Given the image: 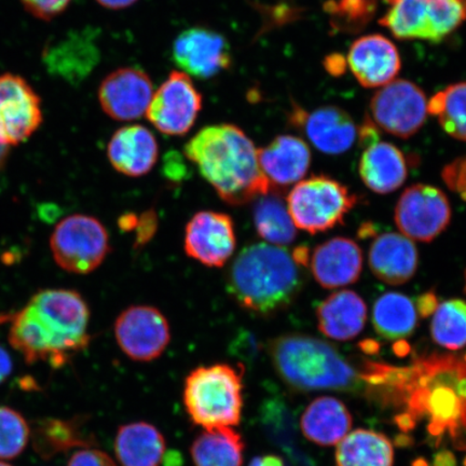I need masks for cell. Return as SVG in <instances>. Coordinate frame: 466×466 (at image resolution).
I'll list each match as a JSON object with an SVG mask.
<instances>
[{
	"label": "cell",
	"instance_id": "16",
	"mask_svg": "<svg viewBox=\"0 0 466 466\" xmlns=\"http://www.w3.org/2000/svg\"><path fill=\"white\" fill-rule=\"evenodd\" d=\"M184 247L186 254L202 265L223 267L236 250L235 224L228 214L198 212L186 226Z\"/></svg>",
	"mask_w": 466,
	"mask_h": 466
},
{
	"label": "cell",
	"instance_id": "40",
	"mask_svg": "<svg viewBox=\"0 0 466 466\" xmlns=\"http://www.w3.org/2000/svg\"><path fill=\"white\" fill-rule=\"evenodd\" d=\"M67 466H116L106 452L98 450H83L75 452Z\"/></svg>",
	"mask_w": 466,
	"mask_h": 466
},
{
	"label": "cell",
	"instance_id": "44",
	"mask_svg": "<svg viewBox=\"0 0 466 466\" xmlns=\"http://www.w3.org/2000/svg\"><path fill=\"white\" fill-rule=\"evenodd\" d=\"M249 466H288L284 459L275 456V454H267L253 459Z\"/></svg>",
	"mask_w": 466,
	"mask_h": 466
},
{
	"label": "cell",
	"instance_id": "29",
	"mask_svg": "<svg viewBox=\"0 0 466 466\" xmlns=\"http://www.w3.org/2000/svg\"><path fill=\"white\" fill-rule=\"evenodd\" d=\"M416 302L404 294H383L372 308V325L377 334L390 341H399L410 337L418 325Z\"/></svg>",
	"mask_w": 466,
	"mask_h": 466
},
{
	"label": "cell",
	"instance_id": "20",
	"mask_svg": "<svg viewBox=\"0 0 466 466\" xmlns=\"http://www.w3.org/2000/svg\"><path fill=\"white\" fill-rule=\"evenodd\" d=\"M348 63L354 77L365 87L391 83L401 66L398 48L391 40L379 34L355 40L349 50Z\"/></svg>",
	"mask_w": 466,
	"mask_h": 466
},
{
	"label": "cell",
	"instance_id": "30",
	"mask_svg": "<svg viewBox=\"0 0 466 466\" xmlns=\"http://www.w3.org/2000/svg\"><path fill=\"white\" fill-rule=\"evenodd\" d=\"M246 444L235 428L204 430L190 447L194 466H242Z\"/></svg>",
	"mask_w": 466,
	"mask_h": 466
},
{
	"label": "cell",
	"instance_id": "25",
	"mask_svg": "<svg viewBox=\"0 0 466 466\" xmlns=\"http://www.w3.org/2000/svg\"><path fill=\"white\" fill-rule=\"evenodd\" d=\"M359 173L370 190L380 195L391 194L408 177L405 155L395 145L378 141L365 147Z\"/></svg>",
	"mask_w": 466,
	"mask_h": 466
},
{
	"label": "cell",
	"instance_id": "11",
	"mask_svg": "<svg viewBox=\"0 0 466 466\" xmlns=\"http://www.w3.org/2000/svg\"><path fill=\"white\" fill-rule=\"evenodd\" d=\"M394 219L400 231L410 240L432 242L451 224V203L434 186L412 185L400 197Z\"/></svg>",
	"mask_w": 466,
	"mask_h": 466
},
{
	"label": "cell",
	"instance_id": "42",
	"mask_svg": "<svg viewBox=\"0 0 466 466\" xmlns=\"http://www.w3.org/2000/svg\"><path fill=\"white\" fill-rule=\"evenodd\" d=\"M439 304V299H437L436 295L432 293V291L419 297L416 302L418 312L420 313V316L423 318H428L431 314L434 313Z\"/></svg>",
	"mask_w": 466,
	"mask_h": 466
},
{
	"label": "cell",
	"instance_id": "24",
	"mask_svg": "<svg viewBox=\"0 0 466 466\" xmlns=\"http://www.w3.org/2000/svg\"><path fill=\"white\" fill-rule=\"evenodd\" d=\"M317 318L324 336L339 341L351 340L365 328L367 306L355 291L340 290L320 302Z\"/></svg>",
	"mask_w": 466,
	"mask_h": 466
},
{
	"label": "cell",
	"instance_id": "38",
	"mask_svg": "<svg viewBox=\"0 0 466 466\" xmlns=\"http://www.w3.org/2000/svg\"><path fill=\"white\" fill-rule=\"evenodd\" d=\"M29 14L40 20L50 21L60 15L72 0H20Z\"/></svg>",
	"mask_w": 466,
	"mask_h": 466
},
{
	"label": "cell",
	"instance_id": "3",
	"mask_svg": "<svg viewBox=\"0 0 466 466\" xmlns=\"http://www.w3.org/2000/svg\"><path fill=\"white\" fill-rule=\"evenodd\" d=\"M184 151L220 199L232 206H243L275 190L261 171L252 139L235 125L204 127Z\"/></svg>",
	"mask_w": 466,
	"mask_h": 466
},
{
	"label": "cell",
	"instance_id": "50",
	"mask_svg": "<svg viewBox=\"0 0 466 466\" xmlns=\"http://www.w3.org/2000/svg\"><path fill=\"white\" fill-rule=\"evenodd\" d=\"M0 466H11V465H9L7 463L0 462Z\"/></svg>",
	"mask_w": 466,
	"mask_h": 466
},
{
	"label": "cell",
	"instance_id": "6",
	"mask_svg": "<svg viewBox=\"0 0 466 466\" xmlns=\"http://www.w3.org/2000/svg\"><path fill=\"white\" fill-rule=\"evenodd\" d=\"M243 390V371L235 366L197 367L184 384L186 411L203 430L236 428L242 418Z\"/></svg>",
	"mask_w": 466,
	"mask_h": 466
},
{
	"label": "cell",
	"instance_id": "36",
	"mask_svg": "<svg viewBox=\"0 0 466 466\" xmlns=\"http://www.w3.org/2000/svg\"><path fill=\"white\" fill-rule=\"evenodd\" d=\"M378 0H329L324 11L337 31L358 33L375 16Z\"/></svg>",
	"mask_w": 466,
	"mask_h": 466
},
{
	"label": "cell",
	"instance_id": "8",
	"mask_svg": "<svg viewBox=\"0 0 466 466\" xmlns=\"http://www.w3.org/2000/svg\"><path fill=\"white\" fill-rule=\"evenodd\" d=\"M379 23L394 37L440 43L466 20V0H384Z\"/></svg>",
	"mask_w": 466,
	"mask_h": 466
},
{
	"label": "cell",
	"instance_id": "41",
	"mask_svg": "<svg viewBox=\"0 0 466 466\" xmlns=\"http://www.w3.org/2000/svg\"><path fill=\"white\" fill-rule=\"evenodd\" d=\"M157 215L153 211L146 212L137 219V243L138 246L144 244L154 236L157 227Z\"/></svg>",
	"mask_w": 466,
	"mask_h": 466
},
{
	"label": "cell",
	"instance_id": "13",
	"mask_svg": "<svg viewBox=\"0 0 466 466\" xmlns=\"http://www.w3.org/2000/svg\"><path fill=\"white\" fill-rule=\"evenodd\" d=\"M116 340L121 351L136 362H151L161 357L170 343V325L150 306L126 309L115 322Z\"/></svg>",
	"mask_w": 466,
	"mask_h": 466
},
{
	"label": "cell",
	"instance_id": "15",
	"mask_svg": "<svg viewBox=\"0 0 466 466\" xmlns=\"http://www.w3.org/2000/svg\"><path fill=\"white\" fill-rule=\"evenodd\" d=\"M172 57L183 73L211 79L231 66V46L224 36L207 27L185 29L175 38Z\"/></svg>",
	"mask_w": 466,
	"mask_h": 466
},
{
	"label": "cell",
	"instance_id": "4",
	"mask_svg": "<svg viewBox=\"0 0 466 466\" xmlns=\"http://www.w3.org/2000/svg\"><path fill=\"white\" fill-rule=\"evenodd\" d=\"M226 284L244 310L270 317L293 305L304 287V273L287 248L255 243L232 262Z\"/></svg>",
	"mask_w": 466,
	"mask_h": 466
},
{
	"label": "cell",
	"instance_id": "32",
	"mask_svg": "<svg viewBox=\"0 0 466 466\" xmlns=\"http://www.w3.org/2000/svg\"><path fill=\"white\" fill-rule=\"evenodd\" d=\"M254 224L258 235L273 246H289L295 241L297 228L287 204L276 190L256 199Z\"/></svg>",
	"mask_w": 466,
	"mask_h": 466
},
{
	"label": "cell",
	"instance_id": "17",
	"mask_svg": "<svg viewBox=\"0 0 466 466\" xmlns=\"http://www.w3.org/2000/svg\"><path fill=\"white\" fill-rule=\"evenodd\" d=\"M154 96V86L142 69L125 67L110 73L98 87L104 113L118 121L141 118Z\"/></svg>",
	"mask_w": 466,
	"mask_h": 466
},
{
	"label": "cell",
	"instance_id": "47",
	"mask_svg": "<svg viewBox=\"0 0 466 466\" xmlns=\"http://www.w3.org/2000/svg\"><path fill=\"white\" fill-rule=\"evenodd\" d=\"M434 466H457V460L453 454L448 451H442L436 454L434 458Z\"/></svg>",
	"mask_w": 466,
	"mask_h": 466
},
{
	"label": "cell",
	"instance_id": "27",
	"mask_svg": "<svg viewBox=\"0 0 466 466\" xmlns=\"http://www.w3.org/2000/svg\"><path fill=\"white\" fill-rule=\"evenodd\" d=\"M166 450L165 436L153 424L133 422L116 431L115 452L122 466H161Z\"/></svg>",
	"mask_w": 466,
	"mask_h": 466
},
{
	"label": "cell",
	"instance_id": "43",
	"mask_svg": "<svg viewBox=\"0 0 466 466\" xmlns=\"http://www.w3.org/2000/svg\"><path fill=\"white\" fill-rule=\"evenodd\" d=\"M13 371V360L3 347H0V383L7 379Z\"/></svg>",
	"mask_w": 466,
	"mask_h": 466
},
{
	"label": "cell",
	"instance_id": "9",
	"mask_svg": "<svg viewBox=\"0 0 466 466\" xmlns=\"http://www.w3.org/2000/svg\"><path fill=\"white\" fill-rule=\"evenodd\" d=\"M50 248L63 270L87 275L97 269L109 253L108 232L96 218L72 215L56 226Z\"/></svg>",
	"mask_w": 466,
	"mask_h": 466
},
{
	"label": "cell",
	"instance_id": "46",
	"mask_svg": "<svg viewBox=\"0 0 466 466\" xmlns=\"http://www.w3.org/2000/svg\"><path fill=\"white\" fill-rule=\"evenodd\" d=\"M103 7L112 10H120L129 8L136 4L137 0H96Z\"/></svg>",
	"mask_w": 466,
	"mask_h": 466
},
{
	"label": "cell",
	"instance_id": "2",
	"mask_svg": "<svg viewBox=\"0 0 466 466\" xmlns=\"http://www.w3.org/2000/svg\"><path fill=\"white\" fill-rule=\"evenodd\" d=\"M89 307L78 291L45 289L15 314L9 342L28 364L45 360L62 367L89 346Z\"/></svg>",
	"mask_w": 466,
	"mask_h": 466
},
{
	"label": "cell",
	"instance_id": "5",
	"mask_svg": "<svg viewBox=\"0 0 466 466\" xmlns=\"http://www.w3.org/2000/svg\"><path fill=\"white\" fill-rule=\"evenodd\" d=\"M268 352L279 377L296 391L346 392L365 387L360 370H354L333 346L317 338L279 336L270 340Z\"/></svg>",
	"mask_w": 466,
	"mask_h": 466
},
{
	"label": "cell",
	"instance_id": "7",
	"mask_svg": "<svg viewBox=\"0 0 466 466\" xmlns=\"http://www.w3.org/2000/svg\"><path fill=\"white\" fill-rule=\"evenodd\" d=\"M359 198L338 180L319 175L297 184L288 197L296 228L317 235L343 225Z\"/></svg>",
	"mask_w": 466,
	"mask_h": 466
},
{
	"label": "cell",
	"instance_id": "21",
	"mask_svg": "<svg viewBox=\"0 0 466 466\" xmlns=\"http://www.w3.org/2000/svg\"><path fill=\"white\" fill-rule=\"evenodd\" d=\"M258 154L261 171L275 190L299 183L311 165L308 144L293 136L277 137Z\"/></svg>",
	"mask_w": 466,
	"mask_h": 466
},
{
	"label": "cell",
	"instance_id": "23",
	"mask_svg": "<svg viewBox=\"0 0 466 466\" xmlns=\"http://www.w3.org/2000/svg\"><path fill=\"white\" fill-rule=\"evenodd\" d=\"M158 142L147 127L132 125L121 127L110 138L107 156L119 173L139 177L148 174L158 160Z\"/></svg>",
	"mask_w": 466,
	"mask_h": 466
},
{
	"label": "cell",
	"instance_id": "51",
	"mask_svg": "<svg viewBox=\"0 0 466 466\" xmlns=\"http://www.w3.org/2000/svg\"><path fill=\"white\" fill-rule=\"evenodd\" d=\"M465 291H466V271H465Z\"/></svg>",
	"mask_w": 466,
	"mask_h": 466
},
{
	"label": "cell",
	"instance_id": "37",
	"mask_svg": "<svg viewBox=\"0 0 466 466\" xmlns=\"http://www.w3.org/2000/svg\"><path fill=\"white\" fill-rule=\"evenodd\" d=\"M29 427L19 412L0 406V459H15L25 450Z\"/></svg>",
	"mask_w": 466,
	"mask_h": 466
},
{
	"label": "cell",
	"instance_id": "26",
	"mask_svg": "<svg viewBox=\"0 0 466 466\" xmlns=\"http://www.w3.org/2000/svg\"><path fill=\"white\" fill-rule=\"evenodd\" d=\"M86 31L68 34L60 42L46 46L44 60L51 74L71 83H79L98 62L97 46Z\"/></svg>",
	"mask_w": 466,
	"mask_h": 466
},
{
	"label": "cell",
	"instance_id": "33",
	"mask_svg": "<svg viewBox=\"0 0 466 466\" xmlns=\"http://www.w3.org/2000/svg\"><path fill=\"white\" fill-rule=\"evenodd\" d=\"M428 113L451 137L466 142V83L437 92L428 102Z\"/></svg>",
	"mask_w": 466,
	"mask_h": 466
},
{
	"label": "cell",
	"instance_id": "12",
	"mask_svg": "<svg viewBox=\"0 0 466 466\" xmlns=\"http://www.w3.org/2000/svg\"><path fill=\"white\" fill-rule=\"evenodd\" d=\"M202 96L187 74L173 71L151 98L146 116L167 136L187 134L202 109Z\"/></svg>",
	"mask_w": 466,
	"mask_h": 466
},
{
	"label": "cell",
	"instance_id": "48",
	"mask_svg": "<svg viewBox=\"0 0 466 466\" xmlns=\"http://www.w3.org/2000/svg\"><path fill=\"white\" fill-rule=\"evenodd\" d=\"M9 156V147L0 144V170L5 167Z\"/></svg>",
	"mask_w": 466,
	"mask_h": 466
},
{
	"label": "cell",
	"instance_id": "22",
	"mask_svg": "<svg viewBox=\"0 0 466 466\" xmlns=\"http://www.w3.org/2000/svg\"><path fill=\"white\" fill-rule=\"evenodd\" d=\"M369 264L374 276L390 285L404 284L415 277L419 254L410 238L384 232L371 243Z\"/></svg>",
	"mask_w": 466,
	"mask_h": 466
},
{
	"label": "cell",
	"instance_id": "28",
	"mask_svg": "<svg viewBox=\"0 0 466 466\" xmlns=\"http://www.w3.org/2000/svg\"><path fill=\"white\" fill-rule=\"evenodd\" d=\"M348 408L333 398L314 400L302 413L300 428L306 439L320 446L339 444L351 430Z\"/></svg>",
	"mask_w": 466,
	"mask_h": 466
},
{
	"label": "cell",
	"instance_id": "1",
	"mask_svg": "<svg viewBox=\"0 0 466 466\" xmlns=\"http://www.w3.org/2000/svg\"><path fill=\"white\" fill-rule=\"evenodd\" d=\"M362 371L371 396L404 410L394 418L401 432L427 422L432 445L448 437L458 450H466V354H423L410 367L367 360Z\"/></svg>",
	"mask_w": 466,
	"mask_h": 466
},
{
	"label": "cell",
	"instance_id": "18",
	"mask_svg": "<svg viewBox=\"0 0 466 466\" xmlns=\"http://www.w3.org/2000/svg\"><path fill=\"white\" fill-rule=\"evenodd\" d=\"M290 122L304 132L314 147L325 155L347 153L359 138V129L351 116L340 107L322 106L306 112L294 105Z\"/></svg>",
	"mask_w": 466,
	"mask_h": 466
},
{
	"label": "cell",
	"instance_id": "49",
	"mask_svg": "<svg viewBox=\"0 0 466 466\" xmlns=\"http://www.w3.org/2000/svg\"><path fill=\"white\" fill-rule=\"evenodd\" d=\"M415 466H427V464H425L423 460H419V461L415 463Z\"/></svg>",
	"mask_w": 466,
	"mask_h": 466
},
{
	"label": "cell",
	"instance_id": "39",
	"mask_svg": "<svg viewBox=\"0 0 466 466\" xmlns=\"http://www.w3.org/2000/svg\"><path fill=\"white\" fill-rule=\"evenodd\" d=\"M441 177L448 188L456 192L462 200L466 201V156L445 167L441 172Z\"/></svg>",
	"mask_w": 466,
	"mask_h": 466
},
{
	"label": "cell",
	"instance_id": "14",
	"mask_svg": "<svg viewBox=\"0 0 466 466\" xmlns=\"http://www.w3.org/2000/svg\"><path fill=\"white\" fill-rule=\"evenodd\" d=\"M43 122L42 101L20 76H0V144L25 142Z\"/></svg>",
	"mask_w": 466,
	"mask_h": 466
},
{
	"label": "cell",
	"instance_id": "31",
	"mask_svg": "<svg viewBox=\"0 0 466 466\" xmlns=\"http://www.w3.org/2000/svg\"><path fill=\"white\" fill-rule=\"evenodd\" d=\"M393 446L387 436L357 430L338 444L337 466H392Z\"/></svg>",
	"mask_w": 466,
	"mask_h": 466
},
{
	"label": "cell",
	"instance_id": "19",
	"mask_svg": "<svg viewBox=\"0 0 466 466\" xmlns=\"http://www.w3.org/2000/svg\"><path fill=\"white\" fill-rule=\"evenodd\" d=\"M308 266L320 287L328 289L348 287L357 282L362 273V249L351 238H330L313 249Z\"/></svg>",
	"mask_w": 466,
	"mask_h": 466
},
{
	"label": "cell",
	"instance_id": "35",
	"mask_svg": "<svg viewBox=\"0 0 466 466\" xmlns=\"http://www.w3.org/2000/svg\"><path fill=\"white\" fill-rule=\"evenodd\" d=\"M92 444L76 422L49 419L37 425L34 434V446L45 458L54 457L72 448Z\"/></svg>",
	"mask_w": 466,
	"mask_h": 466
},
{
	"label": "cell",
	"instance_id": "45",
	"mask_svg": "<svg viewBox=\"0 0 466 466\" xmlns=\"http://www.w3.org/2000/svg\"><path fill=\"white\" fill-rule=\"evenodd\" d=\"M325 63L326 69L333 75H340L343 73V69H345V60L338 55L329 56Z\"/></svg>",
	"mask_w": 466,
	"mask_h": 466
},
{
	"label": "cell",
	"instance_id": "34",
	"mask_svg": "<svg viewBox=\"0 0 466 466\" xmlns=\"http://www.w3.org/2000/svg\"><path fill=\"white\" fill-rule=\"evenodd\" d=\"M431 335L437 345L452 351L466 347V302L459 299L440 302L433 313Z\"/></svg>",
	"mask_w": 466,
	"mask_h": 466
},
{
	"label": "cell",
	"instance_id": "10",
	"mask_svg": "<svg viewBox=\"0 0 466 466\" xmlns=\"http://www.w3.org/2000/svg\"><path fill=\"white\" fill-rule=\"evenodd\" d=\"M372 122L391 136L410 138L427 121L428 100L410 80L398 79L383 86L370 101Z\"/></svg>",
	"mask_w": 466,
	"mask_h": 466
}]
</instances>
